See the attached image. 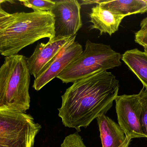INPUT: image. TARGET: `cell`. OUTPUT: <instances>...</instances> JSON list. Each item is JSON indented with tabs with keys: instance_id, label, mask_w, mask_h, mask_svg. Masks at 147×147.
Here are the masks:
<instances>
[{
	"instance_id": "obj_1",
	"label": "cell",
	"mask_w": 147,
	"mask_h": 147,
	"mask_svg": "<svg viewBox=\"0 0 147 147\" xmlns=\"http://www.w3.org/2000/svg\"><path fill=\"white\" fill-rule=\"evenodd\" d=\"M119 81L111 72L98 71L74 82L62 96L59 116L65 127L80 132L105 115L118 96Z\"/></svg>"
},
{
	"instance_id": "obj_8",
	"label": "cell",
	"mask_w": 147,
	"mask_h": 147,
	"mask_svg": "<svg viewBox=\"0 0 147 147\" xmlns=\"http://www.w3.org/2000/svg\"><path fill=\"white\" fill-rule=\"evenodd\" d=\"M81 45L77 41L70 42L63 48L40 72L34 79L33 88L40 90L68 66L83 52Z\"/></svg>"
},
{
	"instance_id": "obj_3",
	"label": "cell",
	"mask_w": 147,
	"mask_h": 147,
	"mask_svg": "<svg viewBox=\"0 0 147 147\" xmlns=\"http://www.w3.org/2000/svg\"><path fill=\"white\" fill-rule=\"evenodd\" d=\"M27 59L7 56L0 67V107L26 112L30 108L31 76Z\"/></svg>"
},
{
	"instance_id": "obj_12",
	"label": "cell",
	"mask_w": 147,
	"mask_h": 147,
	"mask_svg": "<svg viewBox=\"0 0 147 147\" xmlns=\"http://www.w3.org/2000/svg\"><path fill=\"white\" fill-rule=\"evenodd\" d=\"M99 5L114 14L125 16L147 12V0H105Z\"/></svg>"
},
{
	"instance_id": "obj_21",
	"label": "cell",
	"mask_w": 147,
	"mask_h": 147,
	"mask_svg": "<svg viewBox=\"0 0 147 147\" xmlns=\"http://www.w3.org/2000/svg\"><path fill=\"white\" fill-rule=\"evenodd\" d=\"M143 47L144 48V52L147 54V47L144 46Z\"/></svg>"
},
{
	"instance_id": "obj_5",
	"label": "cell",
	"mask_w": 147,
	"mask_h": 147,
	"mask_svg": "<svg viewBox=\"0 0 147 147\" xmlns=\"http://www.w3.org/2000/svg\"><path fill=\"white\" fill-rule=\"evenodd\" d=\"M41 128L26 112L0 107V147H33Z\"/></svg>"
},
{
	"instance_id": "obj_2",
	"label": "cell",
	"mask_w": 147,
	"mask_h": 147,
	"mask_svg": "<svg viewBox=\"0 0 147 147\" xmlns=\"http://www.w3.org/2000/svg\"><path fill=\"white\" fill-rule=\"evenodd\" d=\"M55 37L54 16L51 12H16L0 22V54L16 55L44 38Z\"/></svg>"
},
{
	"instance_id": "obj_20",
	"label": "cell",
	"mask_w": 147,
	"mask_h": 147,
	"mask_svg": "<svg viewBox=\"0 0 147 147\" xmlns=\"http://www.w3.org/2000/svg\"><path fill=\"white\" fill-rule=\"evenodd\" d=\"M4 2H5V1H0V11H1V12H3V11H4V10L1 7L2 3H3Z\"/></svg>"
},
{
	"instance_id": "obj_10",
	"label": "cell",
	"mask_w": 147,
	"mask_h": 147,
	"mask_svg": "<svg viewBox=\"0 0 147 147\" xmlns=\"http://www.w3.org/2000/svg\"><path fill=\"white\" fill-rule=\"evenodd\" d=\"M102 147H128L131 140L127 138L119 124L105 115L96 118Z\"/></svg>"
},
{
	"instance_id": "obj_17",
	"label": "cell",
	"mask_w": 147,
	"mask_h": 147,
	"mask_svg": "<svg viewBox=\"0 0 147 147\" xmlns=\"http://www.w3.org/2000/svg\"><path fill=\"white\" fill-rule=\"evenodd\" d=\"M60 147H87L78 133L69 135L65 137Z\"/></svg>"
},
{
	"instance_id": "obj_4",
	"label": "cell",
	"mask_w": 147,
	"mask_h": 147,
	"mask_svg": "<svg viewBox=\"0 0 147 147\" xmlns=\"http://www.w3.org/2000/svg\"><path fill=\"white\" fill-rule=\"evenodd\" d=\"M120 53L109 45L88 40L85 49L57 77L63 83H74L98 71L107 70L121 65Z\"/></svg>"
},
{
	"instance_id": "obj_7",
	"label": "cell",
	"mask_w": 147,
	"mask_h": 147,
	"mask_svg": "<svg viewBox=\"0 0 147 147\" xmlns=\"http://www.w3.org/2000/svg\"><path fill=\"white\" fill-rule=\"evenodd\" d=\"M80 9L81 5L76 0L55 1L51 11L54 16L55 37L77 35L83 25Z\"/></svg>"
},
{
	"instance_id": "obj_19",
	"label": "cell",
	"mask_w": 147,
	"mask_h": 147,
	"mask_svg": "<svg viewBox=\"0 0 147 147\" xmlns=\"http://www.w3.org/2000/svg\"><path fill=\"white\" fill-rule=\"evenodd\" d=\"M10 14L9 13H7L5 11H3V12L0 11V20L6 19L10 15Z\"/></svg>"
},
{
	"instance_id": "obj_6",
	"label": "cell",
	"mask_w": 147,
	"mask_h": 147,
	"mask_svg": "<svg viewBox=\"0 0 147 147\" xmlns=\"http://www.w3.org/2000/svg\"><path fill=\"white\" fill-rule=\"evenodd\" d=\"M118 123L127 138L144 137L140 123L141 102L140 94L117 96L115 100Z\"/></svg>"
},
{
	"instance_id": "obj_14",
	"label": "cell",
	"mask_w": 147,
	"mask_h": 147,
	"mask_svg": "<svg viewBox=\"0 0 147 147\" xmlns=\"http://www.w3.org/2000/svg\"><path fill=\"white\" fill-rule=\"evenodd\" d=\"M20 2L34 12H51L55 4V1L51 0H26Z\"/></svg>"
},
{
	"instance_id": "obj_13",
	"label": "cell",
	"mask_w": 147,
	"mask_h": 147,
	"mask_svg": "<svg viewBox=\"0 0 147 147\" xmlns=\"http://www.w3.org/2000/svg\"><path fill=\"white\" fill-rule=\"evenodd\" d=\"M121 59L147 90V54L136 48L132 49L126 51Z\"/></svg>"
},
{
	"instance_id": "obj_18",
	"label": "cell",
	"mask_w": 147,
	"mask_h": 147,
	"mask_svg": "<svg viewBox=\"0 0 147 147\" xmlns=\"http://www.w3.org/2000/svg\"><path fill=\"white\" fill-rule=\"evenodd\" d=\"M105 0H87V1H81V2H80V5H89V4H95V3H96L97 4H99L103 2Z\"/></svg>"
},
{
	"instance_id": "obj_9",
	"label": "cell",
	"mask_w": 147,
	"mask_h": 147,
	"mask_svg": "<svg viewBox=\"0 0 147 147\" xmlns=\"http://www.w3.org/2000/svg\"><path fill=\"white\" fill-rule=\"evenodd\" d=\"M76 35L55 37L46 44L38 43L32 54L27 59L30 74L36 79L41 70L63 48L70 42L75 41Z\"/></svg>"
},
{
	"instance_id": "obj_22",
	"label": "cell",
	"mask_w": 147,
	"mask_h": 147,
	"mask_svg": "<svg viewBox=\"0 0 147 147\" xmlns=\"http://www.w3.org/2000/svg\"><path fill=\"white\" fill-rule=\"evenodd\" d=\"M2 20H0V22Z\"/></svg>"
},
{
	"instance_id": "obj_16",
	"label": "cell",
	"mask_w": 147,
	"mask_h": 147,
	"mask_svg": "<svg viewBox=\"0 0 147 147\" xmlns=\"http://www.w3.org/2000/svg\"><path fill=\"white\" fill-rule=\"evenodd\" d=\"M135 41L142 46L147 47V17L140 23V29L135 35Z\"/></svg>"
},
{
	"instance_id": "obj_11",
	"label": "cell",
	"mask_w": 147,
	"mask_h": 147,
	"mask_svg": "<svg viewBox=\"0 0 147 147\" xmlns=\"http://www.w3.org/2000/svg\"><path fill=\"white\" fill-rule=\"evenodd\" d=\"M90 22L92 23L90 29H96L100 31V35L107 33L110 35L118 31L119 26L125 16L116 14L104 9L99 4L91 8L89 14Z\"/></svg>"
},
{
	"instance_id": "obj_15",
	"label": "cell",
	"mask_w": 147,
	"mask_h": 147,
	"mask_svg": "<svg viewBox=\"0 0 147 147\" xmlns=\"http://www.w3.org/2000/svg\"><path fill=\"white\" fill-rule=\"evenodd\" d=\"M139 94L141 102L140 125L142 134L147 138V90L143 89Z\"/></svg>"
}]
</instances>
